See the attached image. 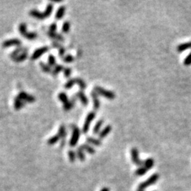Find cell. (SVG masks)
I'll list each match as a JSON object with an SVG mask.
<instances>
[{
    "mask_svg": "<svg viewBox=\"0 0 191 191\" xmlns=\"http://www.w3.org/2000/svg\"><path fill=\"white\" fill-rule=\"evenodd\" d=\"M191 49V41H188V42L181 43L177 47V51L178 53H182L186 49Z\"/></svg>",
    "mask_w": 191,
    "mask_h": 191,
    "instance_id": "cell-12",
    "label": "cell"
},
{
    "mask_svg": "<svg viewBox=\"0 0 191 191\" xmlns=\"http://www.w3.org/2000/svg\"><path fill=\"white\" fill-rule=\"evenodd\" d=\"M75 103V99H72V100H68V102H66L65 103H64V105H63V107H64V111H69V110L73 107Z\"/></svg>",
    "mask_w": 191,
    "mask_h": 191,
    "instance_id": "cell-20",
    "label": "cell"
},
{
    "mask_svg": "<svg viewBox=\"0 0 191 191\" xmlns=\"http://www.w3.org/2000/svg\"><path fill=\"white\" fill-rule=\"evenodd\" d=\"M131 160H132V162H134V164H136L137 166H138L139 167L143 166L144 162L142 161L141 159H139V158H138V150H137L136 148L133 147V148L131 149Z\"/></svg>",
    "mask_w": 191,
    "mask_h": 191,
    "instance_id": "cell-5",
    "label": "cell"
},
{
    "mask_svg": "<svg viewBox=\"0 0 191 191\" xmlns=\"http://www.w3.org/2000/svg\"><path fill=\"white\" fill-rule=\"evenodd\" d=\"M76 84V80L75 79H70V80H68V81L66 82V84H64V88H66V89H69L72 87V86Z\"/></svg>",
    "mask_w": 191,
    "mask_h": 191,
    "instance_id": "cell-32",
    "label": "cell"
},
{
    "mask_svg": "<svg viewBox=\"0 0 191 191\" xmlns=\"http://www.w3.org/2000/svg\"><path fill=\"white\" fill-rule=\"evenodd\" d=\"M19 30L20 33H21V35H23L24 37H27V39L29 40H33L35 39L37 37V33H27V30H26V25L24 23H21L19 25Z\"/></svg>",
    "mask_w": 191,
    "mask_h": 191,
    "instance_id": "cell-6",
    "label": "cell"
},
{
    "mask_svg": "<svg viewBox=\"0 0 191 191\" xmlns=\"http://www.w3.org/2000/svg\"><path fill=\"white\" fill-rule=\"evenodd\" d=\"M103 124V119H99V121L96 122V123L95 126H94L93 127V130H92L94 134H98V133L100 132V129H101Z\"/></svg>",
    "mask_w": 191,
    "mask_h": 191,
    "instance_id": "cell-15",
    "label": "cell"
},
{
    "mask_svg": "<svg viewBox=\"0 0 191 191\" xmlns=\"http://www.w3.org/2000/svg\"><path fill=\"white\" fill-rule=\"evenodd\" d=\"M64 67L62 66V65H60V64H58V65H56L54 68V69L53 70V72H52V73H53V76H56V75H57L59 73V72H60L61 71L64 70Z\"/></svg>",
    "mask_w": 191,
    "mask_h": 191,
    "instance_id": "cell-31",
    "label": "cell"
},
{
    "mask_svg": "<svg viewBox=\"0 0 191 191\" xmlns=\"http://www.w3.org/2000/svg\"><path fill=\"white\" fill-rule=\"evenodd\" d=\"M58 99H60V101L62 102L63 104L68 101V96H67V94L65 93V92H60V93H59Z\"/></svg>",
    "mask_w": 191,
    "mask_h": 191,
    "instance_id": "cell-25",
    "label": "cell"
},
{
    "mask_svg": "<svg viewBox=\"0 0 191 191\" xmlns=\"http://www.w3.org/2000/svg\"><path fill=\"white\" fill-rule=\"evenodd\" d=\"M147 170H146V168L144 166H140V167H138L136 170H135V174L137 176H142L144 175L145 173H146Z\"/></svg>",
    "mask_w": 191,
    "mask_h": 191,
    "instance_id": "cell-27",
    "label": "cell"
},
{
    "mask_svg": "<svg viewBox=\"0 0 191 191\" xmlns=\"http://www.w3.org/2000/svg\"><path fill=\"white\" fill-rule=\"evenodd\" d=\"M48 50H49V48L47 46L41 47L40 49H36V50L34 51V53H33V55H32L31 60H36V59H37L38 57H41V55L45 53L46 52H48Z\"/></svg>",
    "mask_w": 191,
    "mask_h": 191,
    "instance_id": "cell-7",
    "label": "cell"
},
{
    "mask_svg": "<svg viewBox=\"0 0 191 191\" xmlns=\"http://www.w3.org/2000/svg\"><path fill=\"white\" fill-rule=\"evenodd\" d=\"M18 98H19L20 99H24V100H26L27 102H29V103H32L35 100V98L33 97V96H29L28 95L27 93H25V92H21L18 94Z\"/></svg>",
    "mask_w": 191,
    "mask_h": 191,
    "instance_id": "cell-10",
    "label": "cell"
},
{
    "mask_svg": "<svg viewBox=\"0 0 191 191\" xmlns=\"http://www.w3.org/2000/svg\"><path fill=\"white\" fill-rule=\"evenodd\" d=\"M94 92H96L98 95L101 96L103 97L108 99H114L115 98V94L109 90H106L105 88L99 87V86H96L94 88Z\"/></svg>",
    "mask_w": 191,
    "mask_h": 191,
    "instance_id": "cell-1",
    "label": "cell"
},
{
    "mask_svg": "<svg viewBox=\"0 0 191 191\" xmlns=\"http://www.w3.org/2000/svg\"><path fill=\"white\" fill-rule=\"evenodd\" d=\"M23 105H24V103L22 102L21 99H20L19 98H18V97L14 99V107H15L16 110L21 109Z\"/></svg>",
    "mask_w": 191,
    "mask_h": 191,
    "instance_id": "cell-21",
    "label": "cell"
},
{
    "mask_svg": "<svg viewBox=\"0 0 191 191\" xmlns=\"http://www.w3.org/2000/svg\"><path fill=\"white\" fill-rule=\"evenodd\" d=\"M26 57H27V53H26V52H24L22 54L18 55L17 57H14V58L13 59H14V60L16 61V62H19V61H22V60H25Z\"/></svg>",
    "mask_w": 191,
    "mask_h": 191,
    "instance_id": "cell-28",
    "label": "cell"
},
{
    "mask_svg": "<svg viewBox=\"0 0 191 191\" xmlns=\"http://www.w3.org/2000/svg\"><path fill=\"white\" fill-rule=\"evenodd\" d=\"M60 137L59 136L58 134H57L56 135L52 137V138H49V140H48V142H48V144L49 145H53V144H55L56 142H58V141L60 140Z\"/></svg>",
    "mask_w": 191,
    "mask_h": 191,
    "instance_id": "cell-24",
    "label": "cell"
},
{
    "mask_svg": "<svg viewBox=\"0 0 191 191\" xmlns=\"http://www.w3.org/2000/svg\"><path fill=\"white\" fill-rule=\"evenodd\" d=\"M75 80H76V84L79 85V87H80V88L82 90V91L85 89L86 84H85V82H84V80H82V79H80V78H76V79H75Z\"/></svg>",
    "mask_w": 191,
    "mask_h": 191,
    "instance_id": "cell-23",
    "label": "cell"
},
{
    "mask_svg": "<svg viewBox=\"0 0 191 191\" xmlns=\"http://www.w3.org/2000/svg\"><path fill=\"white\" fill-rule=\"evenodd\" d=\"M48 62H49V66H55L56 65V59H55L53 55H49L48 58Z\"/></svg>",
    "mask_w": 191,
    "mask_h": 191,
    "instance_id": "cell-33",
    "label": "cell"
},
{
    "mask_svg": "<svg viewBox=\"0 0 191 191\" xmlns=\"http://www.w3.org/2000/svg\"><path fill=\"white\" fill-rule=\"evenodd\" d=\"M65 10H66V8H65V6H60V7L58 8V10H57V13H56V15H55L56 18H57V20L61 19V18L64 17V14H65Z\"/></svg>",
    "mask_w": 191,
    "mask_h": 191,
    "instance_id": "cell-14",
    "label": "cell"
},
{
    "mask_svg": "<svg viewBox=\"0 0 191 191\" xmlns=\"http://www.w3.org/2000/svg\"><path fill=\"white\" fill-rule=\"evenodd\" d=\"M57 134H58V135L60 137V138H63L64 139V138L66 136V130H65V127H64V125H61V126H60Z\"/></svg>",
    "mask_w": 191,
    "mask_h": 191,
    "instance_id": "cell-26",
    "label": "cell"
},
{
    "mask_svg": "<svg viewBox=\"0 0 191 191\" xmlns=\"http://www.w3.org/2000/svg\"><path fill=\"white\" fill-rule=\"evenodd\" d=\"M111 131V125H107L103 129H102V131L99 133V138H103L107 136V134H109Z\"/></svg>",
    "mask_w": 191,
    "mask_h": 191,
    "instance_id": "cell-13",
    "label": "cell"
},
{
    "mask_svg": "<svg viewBox=\"0 0 191 191\" xmlns=\"http://www.w3.org/2000/svg\"><path fill=\"white\" fill-rule=\"evenodd\" d=\"M96 117V112L95 111H91L88 114L87 117H86L85 121H84V123L83 125V127H82V132L84 134H86L89 131L90 125L92 123V121L95 119Z\"/></svg>",
    "mask_w": 191,
    "mask_h": 191,
    "instance_id": "cell-4",
    "label": "cell"
},
{
    "mask_svg": "<svg viewBox=\"0 0 191 191\" xmlns=\"http://www.w3.org/2000/svg\"><path fill=\"white\" fill-rule=\"evenodd\" d=\"M72 134L70 140H69V146L73 147V146H75L78 143V141H79V138H80V131L79 130V128H78L77 126L72 125Z\"/></svg>",
    "mask_w": 191,
    "mask_h": 191,
    "instance_id": "cell-3",
    "label": "cell"
},
{
    "mask_svg": "<svg viewBox=\"0 0 191 191\" xmlns=\"http://www.w3.org/2000/svg\"><path fill=\"white\" fill-rule=\"evenodd\" d=\"M100 191H109V189L107 187H104V188H103V189H101V190Z\"/></svg>",
    "mask_w": 191,
    "mask_h": 191,
    "instance_id": "cell-40",
    "label": "cell"
},
{
    "mask_svg": "<svg viewBox=\"0 0 191 191\" xmlns=\"http://www.w3.org/2000/svg\"><path fill=\"white\" fill-rule=\"evenodd\" d=\"M87 142H89V143H91V144L92 145H95V146H101L102 145V142L101 141L99 140V139H98V138H93V137H87Z\"/></svg>",
    "mask_w": 191,
    "mask_h": 191,
    "instance_id": "cell-16",
    "label": "cell"
},
{
    "mask_svg": "<svg viewBox=\"0 0 191 191\" xmlns=\"http://www.w3.org/2000/svg\"><path fill=\"white\" fill-rule=\"evenodd\" d=\"M80 147L83 149L84 151H86V152L88 153V154H94L96 153L95 149H94L92 146H89L88 144H82L81 146H80Z\"/></svg>",
    "mask_w": 191,
    "mask_h": 191,
    "instance_id": "cell-17",
    "label": "cell"
},
{
    "mask_svg": "<svg viewBox=\"0 0 191 191\" xmlns=\"http://www.w3.org/2000/svg\"><path fill=\"white\" fill-rule=\"evenodd\" d=\"M76 155H77L78 158L80 159V162H84V160H85V154H84L83 149H82L80 146H79V147L76 149Z\"/></svg>",
    "mask_w": 191,
    "mask_h": 191,
    "instance_id": "cell-18",
    "label": "cell"
},
{
    "mask_svg": "<svg viewBox=\"0 0 191 191\" xmlns=\"http://www.w3.org/2000/svg\"><path fill=\"white\" fill-rule=\"evenodd\" d=\"M21 44V41H20L19 39L13 38L10 39V40H6V41H4V42L2 43V47L6 48V47L13 46V45H20Z\"/></svg>",
    "mask_w": 191,
    "mask_h": 191,
    "instance_id": "cell-8",
    "label": "cell"
},
{
    "mask_svg": "<svg viewBox=\"0 0 191 191\" xmlns=\"http://www.w3.org/2000/svg\"><path fill=\"white\" fill-rule=\"evenodd\" d=\"M63 72H64V75L65 77H69L72 74V69L70 68H64Z\"/></svg>",
    "mask_w": 191,
    "mask_h": 191,
    "instance_id": "cell-36",
    "label": "cell"
},
{
    "mask_svg": "<svg viewBox=\"0 0 191 191\" xmlns=\"http://www.w3.org/2000/svg\"><path fill=\"white\" fill-rule=\"evenodd\" d=\"M49 29H50V32H55L57 29V25L55 23H53L49 26Z\"/></svg>",
    "mask_w": 191,
    "mask_h": 191,
    "instance_id": "cell-39",
    "label": "cell"
},
{
    "mask_svg": "<svg viewBox=\"0 0 191 191\" xmlns=\"http://www.w3.org/2000/svg\"><path fill=\"white\" fill-rule=\"evenodd\" d=\"M158 178H159V175H158V173H154L153 175H151L150 177H149L148 179L139 184V185H138V190H143V189H145L146 188L149 187L150 185L155 183L156 181L158 180Z\"/></svg>",
    "mask_w": 191,
    "mask_h": 191,
    "instance_id": "cell-2",
    "label": "cell"
},
{
    "mask_svg": "<svg viewBox=\"0 0 191 191\" xmlns=\"http://www.w3.org/2000/svg\"><path fill=\"white\" fill-rule=\"evenodd\" d=\"M40 65H41V68L44 72H51V68L49 65H47V64H44L43 62L40 63Z\"/></svg>",
    "mask_w": 191,
    "mask_h": 191,
    "instance_id": "cell-34",
    "label": "cell"
},
{
    "mask_svg": "<svg viewBox=\"0 0 191 191\" xmlns=\"http://www.w3.org/2000/svg\"><path fill=\"white\" fill-rule=\"evenodd\" d=\"M137 191H143V190H138H138H137Z\"/></svg>",
    "mask_w": 191,
    "mask_h": 191,
    "instance_id": "cell-41",
    "label": "cell"
},
{
    "mask_svg": "<svg viewBox=\"0 0 191 191\" xmlns=\"http://www.w3.org/2000/svg\"><path fill=\"white\" fill-rule=\"evenodd\" d=\"M49 35L52 38H54V39H57V41H64V37L60 35V34H58V33H56L55 32H49Z\"/></svg>",
    "mask_w": 191,
    "mask_h": 191,
    "instance_id": "cell-22",
    "label": "cell"
},
{
    "mask_svg": "<svg viewBox=\"0 0 191 191\" xmlns=\"http://www.w3.org/2000/svg\"><path fill=\"white\" fill-rule=\"evenodd\" d=\"M76 96L78 97V99H80V101L81 102V103L83 104V105H84V106L88 105V98H87V96H85V94L82 92V91L78 92L77 93H76Z\"/></svg>",
    "mask_w": 191,
    "mask_h": 191,
    "instance_id": "cell-11",
    "label": "cell"
},
{
    "mask_svg": "<svg viewBox=\"0 0 191 191\" xmlns=\"http://www.w3.org/2000/svg\"><path fill=\"white\" fill-rule=\"evenodd\" d=\"M70 27H71V25H70V23L68 22V21H64V23H63V25H62V31L63 33H68V32H69V30H70Z\"/></svg>",
    "mask_w": 191,
    "mask_h": 191,
    "instance_id": "cell-30",
    "label": "cell"
},
{
    "mask_svg": "<svg viewBox=\"0 0 191 191\" xmlns=\"http://www.w3.org/2000/svg\"><path fill=\"white\" fill-rule=\"evenodd\" d=\"M63 60H64V62L70 63L74 60V57H73V56H72V55L68 54L66 55V56H64V57H63Z\"/></svg>",
    "mask_w": 191,
    "mask_h": 191,
    "instance_id": "cell-35",
    "label": "cell"
},
{
    "mask_svg": "<svg viewBox=\"0 0 191 191\" xmlns=\"http://www.w3.org/2000/svg\"><path fill=\"white\" fill-rule=\"evenodd\" d=\"M91 96H92V100H93L94 110L97 111V110H99V107H100V103H99V99L98 98V94L93 91V92H91Z\"/></svg>",
    "mask_w": 191,
    "mask_h": 191,
    "instance_id": "cell-9",
    "label": "cell"
},
{
    "mask_svg": "<svg viewBox=\"0 0 191 191\" xmlns=\"http://www.w3.org/2000/svg\"><path fill=\"white\" fill-rule=\"evenodd\" d=\"M64 53H65V49L63 48V47H60V49H59V55H60V57H64Z\"/></svg>",
    "mask_w": 191,
    "mask_h": 191,
    "instance_id": "cell-38",
    "label": "cell"
},
{
    "mask_svg": "<svg viewBox=\"0 0 191 191\" xmlns=\"http://www.w3.org/2000/svg\"><path fill=\"white\" fill-rule=\"evenodd\" d=\"M184 64L186 65V66H189V65H191V53L188 55L187 57H185V60L183 61Z\"/></svg>",
    "mask_w": 191,
    "mask_h": 191,
    "instance_id": "cell-37",
    "label": "cell"
},
{
    "mask_svg": "<svg viewBox=\"0 0 191 191\" xmlns=\"http://www.w3.org/2000/svg\"><path fill=\"white\" fill-rule=\"evenodd\" d=\"M68 158H69V161L71 162H74L76 161V153L75 151H73L72 150H69L68 151Z\"/></svg>",
    "mask_w": 191,
    "mask_h": 191,
    "instance_id": "cell-29",
    "label": "cell"
},
{
    "mask_svg": "<svg viewBox=\"0 0 191 191\" xmlns=\"http://www.w3.org/2000/svg\"><path fill=\"white\" fill-rule=\"evenodd\" d=\"M154 159H153V158H147V159H146V161L144 162L143 166L146 168V170H150V169H151V168L154 166Z\"/></svg>",
    "mask_w": 191,
    "mask_h": 191,
    "instance_id": "cell-19",
    "label": "cell"
}]
</instances>
